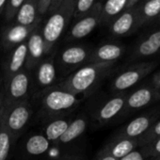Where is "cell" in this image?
<instances>
[{
  "label": "cell",
  "instance_id": "24",
  "mask_svg": "<svg viewBox=\"0 0 160 160\" xmlns=\"http://www.w3.org/2000/svg\"><path fill=\"white\" fill-rule=\"evenodd\" d=\"M51 143L43 135H32L30 136L25 144L26 152L29 155H42L45 153L50 148Z\"/></svg>",
  "mask_w": 160,
  "mask_h": 160
},
{
  "label": "cell",
  "instance_id": "32",
  "mask_svg": "<svg viewBox=\"0 0 160 160\" xmlns=\"http://www.w3.org/2000/svg\"><path fill=\"white\" fill-rule=\"evenodd\" d=\"M52 0H39V14H45L48 12Z\"/></svg>",
  "mask_w": 160,
  "mask_h": 160
},
{
  "label": "cell",
  "instance_id": "23",
  "mask_svg": "<svg viewBox=\"0 0 160 160\" xmlns=\"http://www.w3.org/2000/svg\"><path fill=\"white\" fill-rule=\"evenodd\" d=\"M70 122L62 118H54L43 128V136L50 143H56L59 138L64 134L69 126Z\"/></svg>",
  "mask_w": 160,
  "mask_h": 160
},
{
  "label": "cell",
  "instance_id": "33",
  "mask_svg": "<svg viewBox=\"0 0 160 160\" xmlns=\"http://www.w3.org/2000/svg\"><path fill=\"white\" fill-rule=\"evenodd\" d=\"M149 85H151L152 87H153L156 90L160 89V71H158L152 74L150 82H149Z\"/></svg>",
  "mask_w": 160,
  "mask_h": 160
},
{
  "label": "cell",
  "instance_id": "35",
  "mask_svg": "<svg viewBox=\"0 0 160 160\" xmlns=\"http://www.w3.org/2000/svg\"><path fill=\"white\" fill-rule=\"evenodd\" d=\"M3 112H4V92L3 91H0V124L2 122Z\"/></svg>",
  "mask_w": 160,
  "mask_h": 160
},
{
  "label": "cell",
  "instance_id": "12",
  "mask_svg": "<svg viewBox=\"0 0 160 160\" xmlns=\"http://www.w3.org/2000/svg\"><path fill=\"white\" fill-rule=\"evenodd\" d=\"M27 61L25 69L27 71L36 69V67L42 61L45 54L44 42L42 34L41 24L36 27L27 41Z\"/></svg>",
  "mask_w": 160,
  "mask_h": 160
},
{
  "label": "cell",
  "instance_id": "14",
  "mask_svg": "<svg viewBox=\"0 0 160 160\" xmlns=\"http://www.w3.org/2000/svg\"><path fill=\"white\" fill-rule=\"evenodd\" d=\"M142 147L141 139L138 138H112L99 152L100 155H108L116 159H121L132 151Z\"/></svg>",
  "mask_w": 160,
  "mask_h": 160
},
{
  "label": "cell",
  "instance_id": "16",
  "mask_svg": "<svg viewBox=\"0 0 160 160\" xmlns=\"http://www.w3.org/2000/svg\"><path fill=\"white\" fill-rule=\"evenodd\" d=\"M125 52V47L118 43H105L92 51L89 63H116Z\"/></svg>",
  "mask_w": 160,
  "mask_h": 160
},
{
  "label": "cell",
  "instance_id": "13",
  "mask_svg": "<svg viewBox=\"0 0 160 160\" xmlns=\"http://www.w3.org/2000/svg\"><path fill=\"white\" fill-rule=\"evenodd\" d=\"M41 24V20L37 21L31 26H23L17 23L7 27L2 34V44L5 49L15 48L19 44L28 41L32 31L38 25Z\"/></svg>",
  "mask_w": 160,
  "mask_h": 160
},
{
  "label": "cell",
  "instance_id": "40",
  "mask_svg": "<svg viewBox=\"0 0 160 160\" xmlns=\"http://www.w3.org/2000/svg\"><path fill=\"white\" fill-rule=\"evenodd\" d=\"M149 160H160V154H158L156 156H153V157H151Z\"/></svg>",
  "mask_w": 160,
  "mask_h": 160
},
{
  "label": "cell",
  "instance_id": "15",
  "mask_svg": "<svg viewBox=\"0 0 160 160\" xmlns=\"http://www.w3.org/2000/svg\"><path fill=\"white\" fill-rule=\"evenodd\" d=\"M139 26V16L133 7L120 14L110 26V32L114 36H125Z\"/></svg>",
  "mask_w": 160,
  "mask_h": 160
},
{
  "label": "cell",
  "instance_id": "28",
  "mask_svg": "<svg viewBox=\"0 0 160 160\" xmlns=\"http://www.w3.org/2000/svg\"><path fill=\"white\" fill-rule=\"evenodd\" d=\"M25 2V0H8L6 8H5V19L7 21L14 20L18 11L20 10L21 6Z\"/></svg>",
  "mask_w": 160,
  "mask_h": 160
},
{
  "label": "cell",
  "instance_id": "30",
  "mask_svg": "<svg viewBox=\"0 0 160 160\" xmlns=\"http://www.w3.org/2000/svg\"><path fill=\"white\" fill-rule=\"evenodd\" d=\"M139 148L140 149L138 148V149L132 151L131 152L124 155L123 157H122L119 160H149L150 157L146 153L144 148L143 147H139Z\"/></svg>",
  "mask_w": 160,
  "mask_h": 160
},
{
  "label": "cell",
  "instance_id": "21",
  "mask_svg": "<svg viewBox=\"0 0 160 160\" xmlns=\"http://www.w3.org/2000/svg\"><path fill=\"white\" fill-rule=\"evenodd\" d=\"M39 0H25L14 20L15 23L23 26H31L40 20Z\"/></svg>",
  "mask_w": 160,
  "mask_h": 160
},
{
  "label": "cell",
  "instance_id": "10",
  "mask_svg": "<svg viewBox=\"0 0 160 160\" xmlns=\"http://www.w3.org/2000/svg\"><path fill=\"white\" fill-rule=\"evenodd\" d=\"M90 48L82 45H73L65 48L58 58V63L65 71H75L89 63L92 54Z\"/></svg>",
  "mask_w": 160,
  "mask_h": 160
},
{
  "label": "cell",
  "instance_id": "2",
  "mask_svg": "<svg viewBox=\"0 0 160 160\" xmlns=\"http://www.w3.org/2000/svg\"><path fill=\"white\" fill-rule=\"evenodd\" d=\"M76 0H64L61 5L51 13L43 28L42 34L44 42L45 54H50L55 44L63 34L71 19L73 17Z\"/></svg>",
  "mask_w": 160,
  "mask_h": 160
},
{
  "label": "cell",
  "instance_id": "9",
  "mask_svg": "<svg viewBox=\"0 0 160 160\" xmlns=\"http://www.w3.org/2000/svg\"><path fill=\"white\" fill-rule=\"evenodd\" d=\"M102 6V3L96 2L86 14L77 19L76 23L72 27L67 36V40H80L87 37L90 33H92L95 29V28L98 25H100Z\"/></svg>",
  "mask_w": 160,
  "mask_h": 160
},
{
  "label": "cell",
  "instance_id": "3",
  "mask_svg": "<svg viewBox=\"0 0 160 160\" xmlns=\"http://www.w3.org/2000/svg\"><path fill=\"white\" fill-rule=\"evenodd\" d=\"M81 98L60 87L49 88L42 98V111L43 115L52 119L58 118L75 108Z\"/></svg>",
  "mask_w": 160,
  "mask_h": 160
},
{
  "label": "cell",
  "instance_id": "34",
  "mask_svg": "<svg viewBox=\"0 0 160 160\" xmlns=\"http://www.w3.org/2000/svg\"><path fill=\"white\" fill-rule=\"evenodd\" d=\"M63 1H64V0H52L51 4H50V7H49V10H48V12L49 13H53L61 5V3Z\"/></svg>",
  "mask_w": 160,
  "mask_h": 160
},
{
  "label": "cell",
  "instance_id": "39",
  "mask_svg": "<svg viewBox=\"0 0 160 160\" xmlns=\"http://www.w3.org/2000/svg\"><path fill=\"white\" fill-rule=\"evenodd\" d=\"M138 1V0H128V3H127V7H126V10L127 9H130L133 7V5H135V3Z\"/></svg>",
  "mask_w": 160,
  "mask_h": 160
},
{
  "label": "cell",
  "instance_id": "6",
  "mask_svg": "<svg viewBox=\"0 0 160 160\" xmlns=\"http://www.w3.org/2000/svg\"><path fill=\"white\" fill-rule=\"evenodd\" d=\"M5 83V89L3 91L4 108L28 100L30 77L26 69L7 79Z\"/></svg>",
  "mask_w": 160,
  "mask_h": 160
},
{
  "label": "cell",
  "instance_id": "18",
  "mask_svg": "<svg viewBox=\"0 0 160 160\" xmlns=\"http://www.w3.org/2000/svg\"><path fill=\"white\" fill-rule=\"evenodd\" d=\"M57 80V67L53 57L43 58L36 67V82L42 89H49Z\"/></svg>",
  "mask_w": 160,
  "mask_h": 160
},
{
  "label": "cell",
  "instance_id": "4",
  "mask_svg": "<svg viewBox=\"0 0 160 160\" xmlns=\"http://www.w3.org/2000/svg\"><path fill=\"white\" fill-rule=\"evenodd\" d=\"M158 65L157 60L140 61L125 68L112 80L110 89L113 94L128 92L127 91L136 86L147 77Z\"/></svg>",
  "mask_w": 160,
  "mask_h": 160
},
{
  "label": "cell",
  "instance_id": "7",
  "mask_svg": "<svg viewBox=\"0 0 160 160\" xmlns=\"http://www.w3.org/2000/svg\"><path fill=\"white\" fill-rule=\"evenodd\" d=\"M160 108H152L147 112L134 118L122 126L114 135L113 138H141L151 126L158 120Z\"/></svg>",
  "mask_w": 160,
  "mask_h": 160
},
{
  "label": "cell",
  "instance_id": "20",
  "mask_svg": "<svg viewBox=\"0 0 160 160\" xmlns=\"http://www.w3.org/2000/svg\"><path fill=\"white\" fill-rule=\"evenodd\" d=\"M87 126H88L87 117L80 116L75 118L73 121L70 122L68 128L55 144H57L58 146H61L72 142L86 131Z\"/></svg>",
  "mask_w": 160,
  "mask_h": 160
},
{
  "label": "cell",
  "instance_id": "1",
  "mask_svg": "<svg viewBox=\"0 0 160 160\" xmlns=\"http://www.w3.org/2000/svg\"><path fill=\"white\" fill-rule=\"evenodd\" d=\"M115 63H88L71 72L58 87L80 95H89L111 73Z\"/></svg>",
  "mask_w": 160,
  "mask_h": 160
},
{
  "label": "cell",
  "instance_id": "41",
  "mask_svg": "<svg viewBox=\"0 0 160 160\" xmlns=\"http://www.w3.org/2000/svg\"><path fill=\"white\" fill-rule=\"evenodd\" d=\"M158 92H159V95H160V89L158 90Z\"/></svg>",
  "mask_w": 160,
  "mask_h": 160
},
{
  "label": "cell",
  "instance_id": "29",
  "mask_svg": "<svg viewBox=\"0 0 160 160\" xmlns=\"http://www.w3.org/2000/svg\"><path fill=\"white\" fill-rule=\"evenodd\" d=\"M95 0H76L73 17L77 20L86 14L95 4Z\"/></svg>",
  "mask_w": 160,
  "mask_h": 160
},
{
  "label": "cell",
  "instance_id": "17",
  "mask_svg": "<svg viewBox=\"0 0 160 160\" xmlns=\"http://www.w3.org/2000/svg\"><path fill=\"white\" fill-rule=\"evenodd\" d=\"M160 53V29L142 39L133 49L130 59L138 60L155 56Z\"/></svg>",
  "mask_w": 160,
  "mask_h": 160
},
{
  "label": "cell",
  "instance_id": "25",
  "mask_svg": "<svg viewBox=\"0 0 160 160\" xmlns=\"http://www.w3.org/2000/svg\"><path fill=\"white\" fill-rule=\"evenodd\" d=\"M14 138L1 122L0 124V160H8Z\"/></svg>",
  "mask_w": 160,
  "mask_h": 160
},
{
  "label": "cell",
  "instance_id": "5",
  "mask_svg": "<svg viewBox=\"0 0 160 160\" xmlns=\"http://www.w3.org/2000/svg\"><path fill=\"white\" fill-rule=\"evenodd\" d=\"M32 115V108L28 100L4 108L2 123L10 131L14 139L22 133Z\"/></svg>",
  "mask_w": 160,
  "mask_h": 160
},
{
  "label": "cell",
  "instance_id": "19",
  "mask_svg": "<svg viewBox=\"0 0 160 160\" xmlns=\"http://www.w3.org/2000/svg\"><path fill=\"white\" fill-rule=\"evenodd\" d=\"M27 42L19 44L12 52L4 70V78L5 81L12 75L18 73L19 72L25 70L26 61H27Z\"/></svg>",
  "mask_w": 160,
  "mask_h": 160
},
{
  "label": "cell",
  "instance_id": "8",
  "mask_svg": "<svg viewBox=\"0 0 160 160\" xmlns=\"http://www.w3.org/2000/svg\"><path fill=\"white\" fill-rule=\"evenodd\" d=\"M158 101H160L158 90L154 89L149 84L141 86L132 92H127L125 105L122 116H128Z\"/></svg>",
  "mask_w": 160,
  "mask_h": 160
},
{
  "label": "cell",
  "instance_id": "22",
  "mask_svg": "<svg viewBox=\"0 0 160 160\" xmlns=\"http://www.w3.org/2000/svg\"><path fill=\"white\" fill-rule=\"evenodd\" d=\"M128 0H107L102 6L100 24L112 23L127 7Z\"/></svg>",
  "mask_w": 160,
  "mask_h": 160
},
{
  "label": "cell",
  "instance_id": "38",
  "mask_svg": "<svg viewBox=\"0 0 160 160\" xmlns=\"http://www.w3.org/2000/svg\"><path fill=\"white\" fill-rule=\"evenodd\" d=\"M95 160H118V159L111 157V156H108V155H100Z\"/></svg>",
  "mask_w": 160,
  "mask_h": 160
},
{
  "label": "cell",
  "instance_id": "26",
  "mask_svg": "<svg viewBox=\"0 0 160 160\" xmlns=\"http://www.w3.org/2000/svg\"><path fill=\"white\" fill-rule=\"evenodd\" d=\"M160 138V120H157L151 128L140 138L142 146H145Z\"/></svg>",
  "mask_w": 160,
  "mask_h": 160
},
{
  "label": "cell",
  "instance_id": "36",
  "mask_svg": "<svg viewBox=\"0 0 160 160\" xmlns=\"http://www.w3.org/2000/svg\"><path fill=\"white\" fill-rule=\"evenodd\" d=\"M61 160H84L82 155L79 154H68L66 156H64Z\"/></svg>",
  "mask_w": 160,
  "mask_h": 160
},
{
  "label": "cell",
  "instance_id": "11",
  "mask_svg": "<svg viewBox=\"0 0 160 160\" xmlns=\"http://www.w3.org/2000/svg\"><path fill=\"white\" fill-rule=\"evenodd\" d=\"M127 92L113 94L96 110L94 118L100 125L109 123L117 117L122 116L124 108Z\"/></svg>",
  "mask_w": 160,
  "mask_h": 160
},
{
  "label": "cell",
  "instance_id": "27",
  "mask_svg": "<svg viewBox=\"0 0 160 160\" xmlns=\"http://www.w3.org/2000/svg\"><path fill=\"white\" fill-rule=\"evenodd\" d=\"M142 12L145 15L142 18V23L144 22V18L148 19L155 17L160 13V0H148L143 6Z\"/></svg>",
  "mask_w": 160,
  "mask_h": 160
},
{
  "label": "cell",
  "instance_id": "37",
  "mask_svg": "<svg viewBox=\"0 0 160 160\" xmlns=\"http://www.w3.org/2000/svg\"><path fill=\"white\" fill-rule=\"evenodd\" d=\"M7 2H8V0H0V15L5 11Z\"/></svg>",
  "mask_w": 160,
  "mask_h": 160
},
{
  "label": "cell",
  "instance_id": "31",
  "mask_svg": "<svg viewBox=\"0 0 160 160\" xmlns=\"http://www.w3.org/2000/svg\"><path fill=\"white\" fill-rule=\"evenodd\" d=\"M142 147L144 148L146 153L150 158L160 154V138Z\"/></svg>",
  "mask_w": 160,
  "mask_h": 160
}]
</instances>
